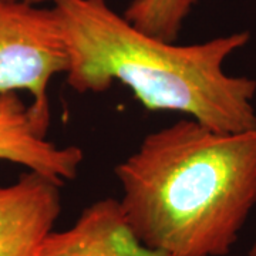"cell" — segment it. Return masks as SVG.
Wrapping results in <instances>:
<instances>
[{
    "label": "cell",
    "mask_w": 256,
    "mask_h": 256,
    "mask_svg": "<svg viewBox=\"0 0 256 256\" xmlns=\"http://www.w3.org/2000/svg\"><path fill=\"white\" fill-rule=\"evenodd\" d=\"M47 130L18 92H0V161L23 165L58 182L76 180L82 150L56 146L46 138Z\"/></svg>",
    "instance_id": "5"
},
{
    "label": "cell",
    "mask_w": 256,
    "mask_h": 256,
    "mask_svg": "<svg viewBox=\"0 0 256 256\" xmlns=\"http://www.w3.org/2000/svg\"><path fill=\"white\" fill-rule=\"evenodd\" d=\"M63 182L28 171L0 185V256H38L62 212Z\"/></svg>",
    "instance_id": "4"
},
{
    "label": "cell",
    "mask_w": 256,
    "mask_h": 256,
    "mask_svg": "<svg viewBox=\"0 0 256 256\" xmlns=\"http://www.w3.org/2000/svg\"><path fill=\"white\" fill-rule=\"evenodd\" d=\"M114 174L146 246L226 256L256 206V128L222 132L186 117L146 134Z\"/></svg>",
    "instance_id": "1"
},
{
    "label": "cell",
    "mask_w": 256,
    "mask_h": 256,
    "mask_svg": "<svg viewBox=\"0 0 256 256\" xmlns=\"http://www.w3.org/2000/svg\"><path fill=\"white\" fill-rule=\"evenodd\" d=\"M68 56L74 92L128 87L146 110L176 111L222 132L256 128V80L224 64L250 42L249 32L176 44L131 24L107 0H52Z\"/></svg>",
    "instance_id": "2"
},
{
    "label": "cell",
    "mask_w": 256,
    "mask_h": 256,
    "mask_svg": "<svg viewBox=\"0 0 256 256\" xmlns=\"http://www.w3.org/2000/svg\"><path fill=\"white\" fill-rule=\"evenodd\" d=\"M200 0H131L122 16L150 36L176 42Z\"/></svg>",
    "instance_id": "7"
},
{
    "label": "cell",
    "mask_w": 256,
    "mask_h": 256,
    "mask_svg": "<svg viewBox=\"0 0 256 256\" xmlns=\"http://www.w3.org/2000/svg\"><path fill=\"white\" fill-rule=\"evenodd\" d=\"M24 2L32 3V4H42V3H46V2H50V3H52V0H24Z\"/></svg>",
    "instance_id": "9"
},
{
    "label": "cell",
    "mask_w": 256,
    "mask_h": 256,
    "mask_svg": "<svg viewBox=\"0 0 256 256\" xmlns=\"http://www.w3.org/2000/svg\"><path fill=\"white\" fill-rule=\"evenodd\" d=\"M249 256H256V238L255 240H254V244H252V246H250V249H249V254H248Z\"/></svg>",
    "instance_id": "8"
},
{
    "label": "cell",
    "mask_w": 256,
    "mask_h": 256,
    "mask_svg": "<svg viewBox=\"0 0 256 256\" xmlns=\"http://www.w3.org/2000/svg\"><path fill=\"white\" fill-rule=\"evenodd\" d=\"M38 256H172L146 246L128 224L118 200L84 208L70 228L53 230Z\"/></svg>",
    "instance_id": "6"
},
{
    "label": "cell",
    "mask_w": 256,
    "mask_h": 256,
    "mask_svg": "<svg viewBox=\"0 0 256 256\" xmlns=\"http://www.w3.org/2000/svg\"><path fill=\"white\" fill-rule=\"evenodd\" d=\"M67 68V47L54 9L0 0V92H28L34 116L48 128V84Z\"/></svg>",
    "instance_id": "3"
}]
</instances>
